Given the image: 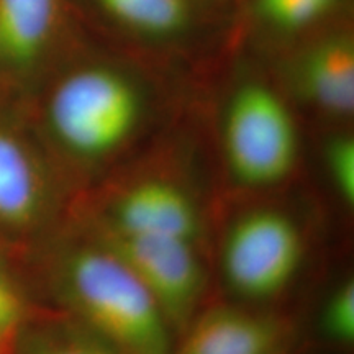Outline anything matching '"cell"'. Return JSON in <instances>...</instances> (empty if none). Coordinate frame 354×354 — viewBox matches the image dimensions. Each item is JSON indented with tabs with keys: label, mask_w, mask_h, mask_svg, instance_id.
<instances>
[{
	"label": "cell",
	"mask_w": 354,
	"mask_h": 354,
	"mask_svg": "<svg viewBox=\"0 0 354 354\" xmlns=\"http://www.w3.org/2000/svg\"><path fill=\"white\" fill-rule=\"evenodd\" d=\"M322 330L333 342L348 344L354 339V284L343 282L331 292L322 310Z\"/></svg>",
	"instance_id": "cell-14"
},
{
	"label": "cell",
	"mask_w": 354,
	"mask_h": 354,
	"mask_svg": "<svg viewBox=\"0 0 354 354\" xmlns=\"http://www.w3.org/2000/svg\"><path fill=\"white\" fill-rule=\"evenodd\" d=\"M102 246L117 254L153 295L171 325H184L203 287L194 241L107 232Z\"/></svg>",
	"instance_id": "cell-5"
},
{
	"label": "cell",
	"mask_w": 354,
	"mask_h": 354,
	"mask_svg": "<svg viewBox=\"0 0 354 354\" xmlns=\"http://www.w3.org/2000/svg\"><path fill=\"white\" fill-rule=\"evenodd\" d=\"M109 232L136 236L179 238L196 243L201 218L196 203L169 180L149 179L128 187L110 210Z\"/></svg>",
	"instance_id": "cell-6"
},
{
	"label": "cell",
	"mask_w": 354,
	"mask_h": 354,
	"mask_svg": "<svg viewBox=\"0 0 354 354\" xmlns=\"http://www.w3.org/2000/svg\"><path fill=\"white\" fill-rule=\"evenodd\" d=\"M20 354H127L92 330L51 326L26 339Z\"/></svg>",
	"instance_id": "cell-12"
},
{
	"label": "cell",
	"mask_w": 354,
	"mask_h": 354,
	"mask_svg": "<svg viewBox=\"0 0 354 354\" xmlns=\"http://www.w3.org/2000/svg\"><path fill=\"white\" fill-rule=\"evenodd\" d=\"M145 97L138 84L110 66H86L68 74L48 102V127L73 156L102 159L138 130Z\"/></svg>",
	"instance_id": "cell-2"
},
{
	"label": "cell",
	"mask_w": 354,
	"mask_h": 354,
	"mask_svg": "<svg viewBox=\"0 0 354 354\" xmlns=\"http://www.w3.org/2000/svg\"><path fill=\"white\" fill-rule=\"evenodd\" d=\"M325 166L336 192L346 203L354 202V141L339 135L325 146Z\"/></svg>",
	"instance_id": "cell-15"
},
{
	"label": "cell",
	"mask_w": 354,
	"mask_h": 354,
	"mask_svg": "<svg viewBox=\"0 0 354 354\" xmlns=\"http://www.w3.org/2000/svg\"><path fill=\"white\" fill-rule=\"evenodd\" d=\"M338 0H256V10L266 24L281 32H299L320 21Z\"/></svg>",
	"instance_id": "cell-13"
},
{
	"label": "cell",
	"mask_w": 354,
	"mask_h": 354,
	"mask_svg": "<svg viewBox=\"0 0 354 354\" xmlns=\"http://www.w3.org/2000/svg\"><path fill=\"white\" fill-rule=\"evenodd\" d=\"M297 94L313 107L346 117L354 110V41L346 32L330 33L300 53L292 66Z\"/></svg>",
	"instance_id": "cell-7"
},
{
	"label": "cell",
	"mask_w": 354,
	"mask_h": 354,
	"mask_svg": "<svg viewBox=\"0 0 354 354\" xmlns=\"http://www.w3.org/2000/svg\"><path fill=\"white\" fill-rule=\"evenodd\" d=\"M223 151L234 179L269 187L290 174L299 158V131L289 107L269 86L238 87L223 118Z\"/></svg>",
	"instance_id": "cell-3"
},
{
	"label": "cell",
	"mask_w": 354,
	"mask_h": 354,
	"mask_svg": "<svg viewBox=\"0 0 354 354\" xmlns=\"http://www.w3.org/2000/svg\"><path fill=\"white\" fill-rule=\"evenodd\" d=\"M304 238L294 220L276 209H254L228 230L223 272L230 287L251 300L281 294L297 274Z\"/></svg>",
	"instance_id": "cell-4"
},
{
	"label": "cell",
	"mask_w": 354,
	"mask_h": 354,
	"mask_svg": "<svg viewBox=\"0 0 354 354\" xmlns=\"http://www.w3.org/2000/svg\"><path fill=\"white\" fill-rule=\"evenodd\" d=\"M59 290L88 330L127 354H171V323L143 282L109 248H79L59 268Z\"/></svg>",
	"instance_id": "cell-1"
},
{
	"label": "cell",
	"mask_w": 354,
	"mask_h": 354,
	"mask_svg": "<svg viewBox=\"0 0 354 354\" xmlns=\"http://www.w3.org/2000/svg\"><path fill=\"white\" fill-rule=\"evenodd\" d=\"M20 299L10 281L0 271V326L6 330L15 328L20 318Z\"/></svg>",
	"instance_id": "cell-16"
},
{
	"label": "cell",
	"mask_w": 354,
	"mask_h": 354,
	"mask_svg": "<svg viewBox=\"0 0 354 354\" xmlns=\"http://www.w3.org/2000/svg\"><path fill=\"white\" fill-rule=\"evenodd\" d=\"M43 179L26 145L0 128V225L25 228L41 214Z\"/></svg>",
	"instance_id": "cell-10"
},
{
	"label": "cell",
	"mask_w": 354,
	"mask_h": 354,
	"mask_svg": "<svg viewBox=\"0 0 354 354\" xmlns=\"http://www.w3.org/2000/svg\"><path fill=\"white\" fill-rule=\"evenodd\" d=\"M281 328L269 318L238 308L205 313L171 354H276Z\"/></svg>",
	"instance_id": "cell-8"
},
{
	"label": "cell",
	"mask_w": 354,
	"mask_h": 354,
	"mask_svg": "<svg viewBox=\"0 0 354 354\" xmlns=\"http://www.w3.org/2000/svg\"><path fill=\"white\" fill-rule=\"evenodd\" d=\"M59 0H0V69H33L56 33Z\"/></svg>",
	"instance_id": "cell-9"
},
{
	"label": "cell",
	"mask_w": 354,
	"mask_h": 354,
	"mask_svg": "<svg viewBox=\"0 0 354 354\" xmlns=\"http://www.w3.org/2000/svg\"><path fill=\"white\" fill-rule=\"evenodd\" d=\"M110 19L149 38L184 33L192 20L189 0H95Z\"/></svg>",
	"instance_id": "cell-11"
},
{
	"label": "cell",
	"mask_w": 354,
	"mask_h": 354,
	"mask_svg": "<svg viewBox=\"0 0 354 354\" xmlns=\"http://www.w3.org/2000/svg\"><path fill=\"white\" fill-rule=\"evenodd\" d=\"M8 333H10V330H6V328H2V326H0V346H2L3 342H6Z\"/></svg>",
	"instance_id": "cell-17"
}]
</instances>
